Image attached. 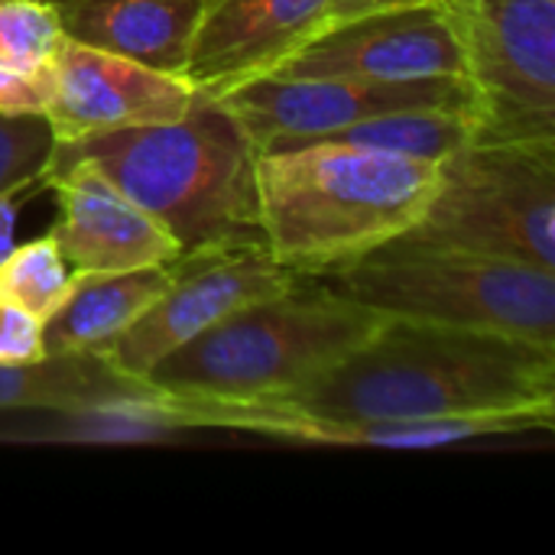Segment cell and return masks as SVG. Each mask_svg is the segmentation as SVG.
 Instances as JSON below:
<instances>
[{
  "mask_svg": "<svg viewBox=\"0 0 555 555\" xmlns=\"http://www.w3.org/2000/svg\"><path fill=\"white\" fill-rule=\"evenodd\" d=\"M85 163L150 211L182 250L257 234V146L208 91L172 120L52 143L46 166Z\"/></svg>",
  "mask_w": 555,
  "mask_h": 555,
  "instance_id": "obj_3",
  "label": "cell"
},
{
  "mask_svg": "<svg viewBox=\"0 0 555 555\" xmlns=\"http://www.w3.org/2000/svg\"><path fill=\"white\" fill-rule=\"evenodd\" d=\"M65 33L52 0H0V65L39 72L59 52Z\"/></svg>",
  "mask_w": 555,
  "mask_h": 555,
  "instance_id": "obj_19",
  "label": "cell"
},
{
  "mask_svg": "<svg viewBox=\"0 0 555 555\" xmlns=\"http://www.w3.org/2000/svg\"><path fill=\"white\" fill-rule=\"evenodd\" d=\"M39 185L55 192L59 205L49 237L81 276L156 267L182 254L179 241L150 211L85 163L46 166Z\"/></svg>",
  "mask_w": 555,
  "mask_h": 555,
  "instance_id": "obj_12",
  "label": "cell"
},
{
  "mask_svg": "<svg viewBox=\"0 0 555 555\" xmlns=\"http://www.w3.org/2000/svg\"><path fill=\"white\" fill-rule=\"evenodd\" d=\"M169 263L127 273L81 276L65 302L42 322L46 354H104L169 286Z\"/></svg>",
  "mask_w": 555,
  "mask_h": 555,
  "instance_id": "obj_16",
  "label": "cell"
},
{
  "mask_svg": "<svg viewBox=\"0 0 555 555\" xmlns=\"http://www.w3.org/2000/svg\"><path fill=\"white\" fill-rule=\"evenodd\" d=\"M475 91V140L555 137V0H442Z\"/></svg>",
  "mask_w": 555,
  "mask_h": 555,
  "instance_id": "obj_7",
  "label": "cell"
},
{
  "mask_svg": "<svg viewBox=\"0 0 555 555\" xmlns=\"http://www.w3.org/2000/svg\"><path fill=\"white\" fill-rule=\"evenodd\" d=\"M478 137V120L472 111L452 107H420V111H390L358 124H348L328 137L325 143H348L380 153H397L410 159L442 163L455 150L468 146ZM315 143V140H312Z\"/></svg>",
  "mask_w": 555,
  "mask_h": 555,
  "instance_id": "obj_17",
  "label": "cell"
},
{
  "mask_svg": "<svg viewBox=\"0 0 555 555\" xmlns=\"http://www.w3.org/2000/svg\"><path fill=\"white\" fill-rule=\"evenodd\" d=\"M439 163L348 143L257 153V228L299 280H322L406 234L426 211Z\"/></svg>",
  "mask_w": 555,
  "mask_h": 555,
  "instance_id": "obj_2",
  "label": "cell"
},
{
  "mask_svg": "<svg viewBox=\"0 0 555 555\" xmlns=\"http://www.w3.org/2000/svg\"><path fill=\"white\" fill-rule=\"evenodd\" d=\"M23 195H26V189L0 192V263L20 244L16 228H20V202H23Z\"/></svg>",
  "mask_w": 555,
  "mask_h": 555,
  "instance_id": "obj_24",
  "label": "cell"
},
{
  "mask_svg": "<svg viewBox=\"0 0 555 555\" xmlns=\"http://www.w3.org/2000/svg\"><path fill=\"white\" fill-rule=\"evenodd\" d=\"M247 130L257 153L312 143L348 124L420 107L475 114V91L465 75L439 78H280L260 75L215 94Z\"/></svg>",
  "mask_w": 555,
  "mask_h": 555,
  "instance_id": "obj_9",
  "label": "cell"
},
{
  "mask_svg": "<svg viewBox=\"0 0 555 555\" xmlns=\"http://www.w3.org/2000/svg\"><path fill=\"white\" fill-rule=\"evenodd\" d=\"M49 94V65L39 72H13L0 65V114H42Z\"/></svg>",
  "mask_w": 555,
  "mask_h": 555,
  "instance_id": "obj_22",
  "label": "cell"
},
{
  "mask_svg": "<svg viewBox=\"0 0 555 555\" xmlns=\"http://www.w3.org/2000/svg\"><path fill=\"white\" fill-rule=\"evenodd\" d=\"M72 283L75 270L49 234L16 244L0 263V299L16 302L42 322L65 302Z\"/></svg>",
  "mask_w": 555,
  "mask_h": 555,
  "instance_id": "obj_18",
  "label": "cell"
},
{
  "mask_svg": "<svg viewBox=\"0 0 555 555\" xmlns=\"http://www.w3.org/2000/svg\"><path fill=\"white\" fill-rule=\"evenodd\" d=\"M413 3H439V0H332L325 20H322V29L325 26H335L341 20H351V16H361V13H371V10H387V7H413ZM319 29V33H322Z\"/></svg>",
  "mask_w": 555,
  "mask_h": 555,
  "instance_id": "obj_23",
  "label": "cell"
},
{
  "mask_svg": "<svg viewBox=\"0 0 555 555\" xmlns=\"http://www.w3.org/2000/svg\"><path fill=\"white\" fill-rule=\"evenodd\" d=\"M267 75L406 81L465 75V55L455 16L439 0L371 10L325 26Z\"/></svg>",
  "mask_w": 555,
  "mask_h": 555,
  "instance_id": "obj_10",
  "label": "cell"
},
{
  "mask_svg": "<svg viewBox=\"0 0 555 555\" xmlns=\"http://www.w3.org/2000/svg\"><path fill=\"white\" fill-rule=\"evenodd\" d=\"M276 400L341 423L555 413V348L504 332L384 319L348 358Z\"/></svg>",
  "mask_w": 555,
  "mask_h": 555,
  "instance_id": "obj_1",
  "label": "cell"
},
{
  "mask_svg": "<svg viewBox=\"0 0 555 555\" xmlns=\"http://www.w3.org/2000/svg\"><path fill=\"white\" fill-rule=\"evenodd\" d=\"M42 354V319L10 299H0V364H26Z\"/></svg>",
  "mask_w": 555,
  "mask_h": 555,
  "instance_id": "obj_21",
  "label": "cell"
},
{
  "mask_svg": "<svg viewBox=\"0 0 555 555\" xmlns=\"http://www.w3.org/2000/svg\"><path fill=\"white\" fill-rule=\"evenodd\" d=\"M202 91L182 75L62 39L49 62L46 124L55 143L182 117Z\"/></svg>",
  "mask_w": 555,
  "mask_h": 555,
  "instance_id": "obj_11",
  "label": "cell"
},
{
  "mask_svg": "<svg viewBox=\"0 0 555 555\" xmlns=\"http://www.w3.org/2000/svg\"><path fill=\"white\" fill-rule=\"evenodd\" d=\"M384 319L322 280H299L166 354L150 380L179 397L276 400L348 358Z\"/></svg>",
  "mask_w": 555,
  "mask_h": 555,
  "instance_id": "obj_4",
  "label": "cell"
},
{
  "mask_svg": "<svg viewBox=\"0 0 555 555\" xmlns=\"http://www.w3.org/2000/svg\"><path fill=\"white\" fill-rule=\"evenodd\" d=\"M169 273L166 293L104 351L111 364L133 377H150L166 354L231 312L299 283L296 273L273 260L260 231L189 247L169 260Z\"/></svg>",
  "mask_w": 555,
  "mask_h": 555,
  "instance_id": "obj_8",
  "label": "cell"
},
{
  "mask_svg": "<svg viewBox=\"0 0 555 555\" xmlns=\"http://www.w3.org/2000/svg\"><path fill=\"white\" fill-rule=\"evenodd\" d=\"M62 33L156 72L182 75L205 0H52Z\"/></svg>",
  "mask_w": 555,
  "mask_h": 555,
  "instance_id": "obj_14",
  "label": "cell"
},
{
  "mask_svg": "<svg viewBox=\"0 0 555 555\" xmlns=\"http://www.w3.org/2000/svg\"><path fill=\"white\" fill-rule=\"evenodd\" d=\"M332 0H205L182 78L221 94L267 75L322 29Z\"/></svg>",
  "mask_w": 555,
  "mask_h": 555,
  "instance_id": "obj_13",
  "label": "cell"
},
{
  "mask_svg": "<svg viewBox=\"0 0 555 555\" xmlns=\"http://www.w3.org/2000/svg\"><path fill=\"white\" fill-rule=\"evenodd\" d=\"M406 234L555 273V137L455 150Z\"/></svg>",
  "mask_w": 555,
  "mask_h": 555,
  "instance_id": "obj_6",
  "label": "cell"
},
{
  "mask_svg": "<svg viewBox=\"0 0 555 555\" xmlns=\"http://www.w3.org/2000/svg\"><path fill=\"white\" fill-rule=\"evenodd\" d=\"M163 390L133 377L104 354H42L26 364H0V410L85 413L153 403Z\"/></svg>",
  "mask_w": 555,
  "mask_h": 555,
  "instance_id": "obj_15",
  "label": "cell"
},
{
  "mask_svg": "<svg viewBox=\"0 0 555 555\" xmlns=\"http://www.w3.org/2000/svg\"><path fill=\"white\" fill-rule=\"evenodd\" d=\"M387 315L504 332L555 348V273L400 234L322 276Z\"/></svg>",
  "mask_w": 555,
  "mask_h": 555,
  "instance_id": "obj_5",
  "label": "cell"
},
{
  "mask_svg": "<svg viewBox=\"0 0 555 555\" xmlns=\"http://www.w3.org/2000/svg\"><path fill=\"white\" fill-rule=\"evenodd\" d=\"M52 143V130L42 114H0V192L36 189Z\"/></svg>",
  "mask_w": 555,
  "mask_h": 555,
  "instance_id": "obj_20",
  "label": "cell"
}]
</instances>
